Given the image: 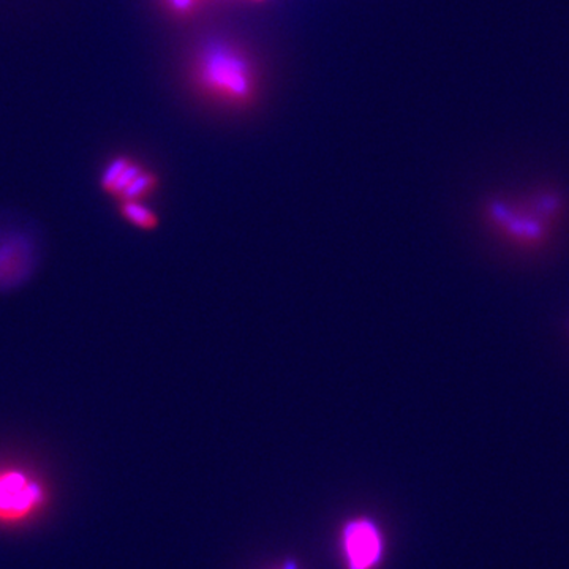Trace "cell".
Returning <instances> with one entry per match:
<instances>
[{
	"instance_id": "cell-3",
	"label": "cell",
	"mask_w": 569,
	"mask_h": 569,
	"mask_svg": "<svg viewBox=\"0 0 569 569\" xmlns=\"http://www.w3.org/2000/svg\"><path fill=\"white\" fill-rule=\"evenodd\" d=\"M100 186L118 204L148 201L159 189V176L130 157H116L104 167Z\"/></svg>"
},
{
	"instance_id": "cell-2",
	"label": "cell",
	"mask_w": 569,
	"mask_h": 569,
	"mask_svg": "<svg viewBox=\"0 0 569 569\" xmlns=\"http://www.w3.org/2000/svg\"><path fill=\"white\" fill-rule=\"evenodd\" d=\"M198 80L208 91L234 103L249 102L254 92L252 67L239 51L212 44L201 52Z\"/></svg>"
},
{
	"instance_id": "cell-6",
	"label": "cell",
	"mask_w": 569,
	"mask_h": 569,
	"mask_svg": "<svg viewBox=\"0 0 569 569\" xmlns=\"http://www.w3.org/2000/svg\"><path fill=\"white\" fill-rule=\"evenodd\" d=\"M31 249L24 241H0V287H11L28 276L31 268Z\"/></svg>"
},
{
	"instance_id": "cell-5",
	"label": "cell",
	"mask_w": 569,
	"mask_h": 569,
	"mask_svg": "<svg viewBox=\"0 0 569 569\" xmlns=\"http://www.w3.org/2000/svg\"><path fill=\"white\" fill-rule=\"evenodd\" d=\"M346 545L351 569L372 567L380 557V538H378L376 527L372 523H351L347 529Z\"/></svg>"
},
{
	"instance_id": "cell-4",
	"label": "cell",
	"mask_w": 569,
	"mask_h": 569,
	"mask_svg": "<svg viewBox=\"0 0 569 569\" xmlns=\"http://www.w3.org/2000/svg\"><path fill=\"white\" fill-rule=\"evenodd\" d=\"M43 488L21 468H0V522H20L39 511Z\"/></svg>"
},
{
	"instance_id": "cell-7",
	"label": "cell",
	"mask_w": 569,
	"mask_h": 569,
	"mask_svg": "<svg viewBox=\"0 0 569 569\" xmlns=\"http://www.w3.org/2000/svg\"><path fill=\"white\" fill-rule=\"evenodd\" d=\"M119 213L127 223L142 231H153L159 227V213L153 211L146 201H126L119 203Z\"/></svg>"
},
{
	"instance_id": "cell-1",
	"label": "cell",
	"mask_w": 569,
	"mask_h": 569,
	"mask_svg": "<svg viewBox=\"0 0 569 569\" xmlns=\"http://www.w3.org/2000/svg\"><path fill=\"white\" fill-rule=\"evenodd\" d=\"M563 213V198L550 189L535 190L519 200L492 197L481 206L485 227L497 239L520 252L545 249Z\"/></svg>"
}]
</instances>
